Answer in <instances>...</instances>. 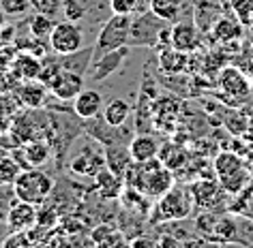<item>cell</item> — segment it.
<instances>
[{"instance_id":"cell-1","label":"cell","mask_w":253,"mask_h":248,"mask_svg":"<svg viewBox=\"0 0 253 248\" xmlns=\"http://www.w3.org/2000/svg\"><path fill=\"white\" fill-rule=\"evenodd\" d=\"M125 184L144 193L148 199H159L174 186V171L168 169L159 158H150L146 163H131L125 174Z\"/></svg>"},{"instance_id":"cell-2","label":"cell","mask_w":253,"mask_h":248,"mask_svg":"<svg viewBox=\"0 0 253 248\" xmlns=\"http://www.w3.org/2000/svg\"><path fill=\"white\" fill-rule=\"evenodd\" d=\"M11 186H13L15 199L41 206V203H45L49 193H52L54 180H52V176H47L39 167H26L17 174L15 182Z\"/></svg>"},{"instance_id":"cell-3","label":"cell","mask_w":253,"mask_h":248,"mask_svg":"<svg viewBox=\"0 0 253 248\" xmlns=\"http://www.w3.org/2000/svg\"><path fill=\"white\" fill-rule=\"evenodd\" d=\"M131 17L133 15H116L112 13V17L101 26L97 41L92 45V58H99L101 54L118 49L123 45H129V30H131Z\"/></svg>"},{"instance_id":"cell-4","label":"cell","mask_w":253,"mask_h":248,"mask_svg":"<svg viewBox=\"0 0 253 248\" xmlns=\"http://www.w3.org/2000/svg\"><path fill=\"white\" fill-rule=\"evenodd\" d=\"M169 22L161 20L150 9L131 17L129 47H159V35Z\"/></svg>"},{"instance_id":"cell-5","label":"cell","mask_w":253,"mask_h":248,"mask_svg":"<svg viewBox=\"0 0 253 248\" xmlns=\"http://www.w3.org/2000/svg\"><path fill=\"white\" fill-rule=\"evenodd\" d=\"M193 210L191 193L182 188H169L166 195L159 197L157 208L153 210V222H169V220H182L189 218Z\"/></svg>"},{"instance_id":"cell-6","label":"cell","mask_w":253,"mask_h":248,"mask_svg":"<svg viewBox=\"0 0 253 248\" xmlns=\"http://www.w3.org/2000/svg\"><path fill=\"white\" fill-rule=\"evenodd\" d=\"M47 45L52 47L56 54L67 56V54L80 52L82 47H86V36L75 22H67V20L56 22L52 35H49V39H47Z\"/></svg>"},{"instance_id":"cell-7","label":"cell","mask_w":253,"mask_h":248,"mask_svg":"<svg viewBox=\"0 0 253 248\" xmlns=\"http://www.w3.org/2000/svg\"><path fill=\"white\" fill-rule=\"evenodd\" d=\"M129 49H131L129 45H123V47H118V49H112V52L101 54L99 58H92L86 75L92 81H103L107 77H112V75L116 73L120 67H123L125 58L129 56Z\"/></svg>"},{"instance_id":"cell-8","label":"cell","mask_w":253,"mask_h":248,"mask_svg":"<svg viewBox=\"0 0 253 248\" xmlns=\"http://www.w3.org/2000/svg\"><path fill=\"white\" fill-rule=\"evenodd\" d=\"M67 165L75 176L94 177L101 169L105 167V154L94 148V145H86V148H82L75 156L69 158Z\"/></svg>"},{"instance_id":"cell-9","label":"cell","mask_w":253,"mask_h":248,"mask_svg":"<svg viewBox=\"0 0 253 248\" xmlns=\"http://www.w3.org/2000/svg\"><path fill=\"white\" fill-rule=\"evenodd\" d=\"M219 88H221V92H225L227 97H232L236 101H245V99H249V94H251L249 77L236 67H227V69L221 71Z\"/></svg>"},{"instance_id":"cell-10","label":"cell","mask_w":253,"mask_h":248,"mask_svg":"<svg viewBox=\"0 0 253 248\" xmlns=\"http://www.w3.org/2000/svg\"><path fill=\"white\" fill-rule=\"evenodd\" d=\"M37 214H39V210H37L35 203L17 199L13 206L9 208L4 220H7L11 231H28V229H33L37 225Z\"/></svg>"},{"instance_id":"cell-11","label":"cell","mask_w":253,"mask_h":248,"mask_svg":"<svg viewBox=\"0 0 253 248\" xmlns=\"http://www.w3.org/2000/svg\"><path fill=\"white\" fill-rule=\"evenodd\" d=\"M169 45L180 49V52H193V49H198L200 45V33H198V26L191 22V20H178L174 22L172 26V41H169Z\"/></svg>"},{"instance_id":"cell-12","label":"cell","mask_w":253,"mask_h":248,"mask_svg":"<svg viewBox=\"0 0 253 248\" xmlns=\"http://www.w3.org/2000/svg\"><path fill=\"white\" fill-rule=\"evenodd\" d=\"M47 90L49 88L39 79H24V84L17 88V99L26 109L39 111L47 101Z\"/></svg>"},{"instance_id":"cell-13","label":"cell","mask_w":253,"mask_h":248,"mask_svg":"<svg viewBox=\"0 0 253 248\" xmlns=\"http://www.w3.org/2000/svg\"><path fill=\"white\" fill-rule=\"evenodd\" d=\"M103 107L105 105H103L101 92L92 90V88H84V90L73 99V111H75V116L82 120H90V118L101 116Z\"/></svg>"},{"instance_id":"cell-14","label":"cell","mask_w":253,"mask_h":248,"mask_svg":"<svg viewBox=\"0 0 253 248\" xmlns=\"http://www.w3.org/2000/svg\"><path fill=\"white\" fill-rule=\"evenodd\" d=\"M49 90H52L54 97H58L62 101L75 99L82 90H84V75L75 73V71H69V69H62L60 77L54 81V86L49 88Z\"/></svg>"},{"instance_id":"cell-15","label":"cell","mask_w":253,"mask_h":248,"mask_svg":"<svg viewBox=\"0 0 253 248\" xmlns=\"http://www.w3.org/2000/svg\"><path fill=\"white\" fill-rule=\"evenodd\" d=\"M49 156H52V150L45 139H28L26 143L22 145V169L26 167H43V165L49 163Z\"/></svg>"},{"instance_id":"cell-16","label":"cell","mask_w":253,"mask_h":248,"mask_svg":"<svg viewBox=\"0 0 253 248\" xmlns=\"http://www.w3.org/2000/svg\"><path fill=\"white\" fill-rule=\"evenodd\" d=\"M103 154H105V167L114 171L116 176H123L129 171L131 163V152H129V143H110V145H103Z\"/></svg>"},{"instance_id":"cell-17","label":"cell","mask_w":253,"mask_h":248,"mask_svg":"<svg viewBox=\"0 0 253 248\" xmlns=\"http://www.w3.org/2000/svg\"><path fill=\"white\" fill-rule=\"evenodd\" d=\"M159 148L161 143L155 139V135H148V133L133 135L129 142V152L135 163H146L150 158H157L159 156Z\"/></svg>"},{"instance_id":"cell-18","label":"cell","mask_w":253,"mask_h":248,"mask_svg":"<svg viewBox=\"0 0 253 248\" xmlns=\"http://www.w3.org/2000/svg\"><path fill=\"white\" fill-rule=\"evenodd\" d=\"M211 36L217 43H223V45H227V43H236V41L243 39V24L238 20H232V17L219 15L211 26Z\"/></svg>"},{"instance_id":"cell-19","label":"cell","mask_w":253,"mask_h":248,"mask_svg":"<svg viewBox=\"0 0 253 248\" xmlns=\"http://www.w3.org/2000/svg\"><path fill=\"white\" fill-rule=\"evenodd\" d=\"M94 184H97V190L103 199H116V197L123 195L125 190V177L123 176H116L114 171H110L107 167H103L94 176Z\"/></svg>"},{"instance_id":"cell-20","label":"cell","mask_w":253,"mask_h":248,"mask_svg":"<svg viewBox=\"0 0 253 248\" xmlns=\"http://www.w3.org/2000/svg\"><path fill=\"white\" fill-rule=\"evenodd\" d=\"M157 60H159V69L166 75H178V73H182L187 69V54L180 52V49H176V47H172V45L161 47Z\"/></svg>"},{"instance_id":"cell-21","label":"cell","mask_w":253,"mask_h":248,"mask_svg":"<svg viewBox=\"0 0 253 248\" xmlns=\"http://www.w3.org/2000/svg\"><path fill=\"white\" fill-rule=\"evenodd\" d=\"M219 190H223V188H221V184H217V182H206V180L195 182L191 186L193 206H198V208L214 206V203L219 201Z\"/></svg>"},{"instance_id":"cell-22","label":"cell","mask_w":253,"mask_h":248,"mask_svg":"<svg viewBox=\"0 0 253 248\" xmlns=\"http://www.w3.org/2000/svg\"><path fill=\"white\" fill-rule=\"evenodd\" d=\"M129 113H131V105L126 103L125 99H112L110 103L103 107L101 116H103L105 122L112 124V126H125Z\"/></svg>"},{"instance_id":"cell-23","label":"cell","mask_w":253,"mask_h":248,"mask_svg":"<svg viewBox=\"0 0 253 248\" xmlns=\"http://www.w3.org/2000/svg\"><path fill=\"white\" fill-rule=\"evenodd\" d=\"M41 69H43L41 58L30 52H24L15 58V73L20 75V79H39Z\"/></svg>"},{"instance_id":"cell-24","label":"cell","mask_w":253,"mask_h":248,"mask_svg":"<svg viewBox=\"0 0 253 248\" xmlns=\"http://www.w3.org/2000/svg\"><path fill=\"white\" fill-rule=\"evenodd\" d=\"M157 158H159L168 169L176 171V169H180L182 165L187 163V150L182 148V145H178V143L168 142V143H163L159 148V156Z\"/></svg>"},{"instance_id":"cell-25","label":"cell","mask_w":253,"mask_h":248,"mask_svg":"<svg viewBox=\"0 0 253 248\" xmlns=\"http://www.w3.org/2000/svg\"><path fill=\"white\" fill-rule=\"evenodd\" d=\"M148 9L166 22H178L182 13V0H148Z\"/></svg>"},{"instance_id":"cell-26","label":"cell","mask_w":253,"mask_h":248,"mask_svg":"<svg viewBox=\"0 0 253 248\" xmlns=\"http://www.w3.org/2000/svg\"><path fill=\"white\" fill-rule=\"evenodd\" d=\"M92 62V47H82L80 52H73V54H67L65 60H60V65L69 69V71H75V73H82L86 75L88 67Z\"/></svg>"},{"instance_id":"cell-27","label":"cell","mask_w":253,"mask_h":248,"mask_svg":"<svg viewBox=\"0 0 253 248\" xmlns=\"http://www.w3.org/2000/svg\"><path fill=\"white\" fill-rule=\"evenodd\" d=\"M217 180H219L221 188H223L225 193L238 195L240 190H245V186L251 182V176H249V171H247V167H243L238 171H232V174L223 176V177H217Z\"/></svg>"},{"instance_id":"cell-28","label":"cell","mask_w":253,"mask_h":248,"mask_svg":"<svg viewBox=\"0 0 253 248\" xmlns=\"http://www.w3.org/2000/svg\"><path fill=\"white\" fill-rule=\"evenodd\" d=\"M212 167H214L217 177H223L227 174H232V171L243 169L245 163H243V158L238 154H234V152H219L217 158H214V163H212Z\"/></svg>"},{"instance_id":"cell-29","label":"cell","mask_w":253,"mask_h":248,"mask_svg":"<svg viewBox=\"0 0 253 248\" xmlns=\"http://www.w3.org/2000/svg\"><path fill=\"white\" fill-rule=\"evenodd\" d=\"M28 26H30V35H33L35 39H49V35H52L56 22H54L52 15L35 13L33 17H30Z\"/></svg>"},{"instance_id":"cell-30","label":"cell","mask_w":253,"mask_h":248,"mask_svg":"<svg viewBox=\"0 0 253 248\" xmlns=\"http://www.w3.org/2000/svg\"><path fill=\"white\" fill-rule=\"evenodd\" d=\"M92 244L97 246H112V244H123V238L118 235V231L112 225H99L90 233Z\"/></svg>"},{"instance_id":"cell-31","label":"cell","mask_w":253,"mask_h":248,"mask_svg":"<svg viewBox=\"0 0 253 248\" xmlns=\"http://www.w3.org/2000/svg\"><path fill=\"white\" fill-rule=\"evenodd\" d=\"M20 171H22V165L17 163L13 156H2L0 158V186L13 184Z\"/></svg>"},{"instance_id":"cell-32","label":"cell","mask_w":253,"mask_h":248,"mask_svg":"<svg viewBox=\"0 0 253 248\" xmlns=\"http://www.w3.org/2000/svg\"><path fill=\"white\" fill-rule=\"evenodd\" d=\"M86 4L82 0H62V13H65L67 22H75L80 24L86 17Z\"/></svg>"},{"instance_id":"cell-33","label":"cell","mask_w":253,"mask_h":248,"mask_svg":"<svg viewBox=\"0 0 253 248\" xmlns=\"http://www.w3.org/2000/svg\"><path fill=\"white\" fill-rule=\"evenodd\" d=\"M230 7H232L234 17L243 26H249V22L253 17V0H230Z\"/></svg>"},{"instance_id":"cell-34","label":"cell","mask_w":253,"mask_h":248,"mask_svg":"<svg viewBox=\"0 0 253 248\" xmlns=\"http://www.w3.org/2000/svg\"><path fill=\"white\" fill-rule=\"evenodd\" d=\"M110 9L116 15H135L142 13V0H110Z\"/></svg>"},{"instance_id":"cell-35","label":"cell","mask_w":253,"mask_h":248,"mask_svg":"<svg viewBox=\"0 0 253 248\" xmlns=\"http://www.w3.org/2000/svg\"><path fill=\"white\" fill-rule=\"evenodd\" d=\"M30 9L35 13H45V15H56L62 11V0H30Z\"/></svg>"},{"instance_id":"cell-36","label":"cell","mask_w":253,"mask_h":248,"mask_svg":"<svg viewBox=\"0 0 253 248\" xmlns=\"http://www.w3.org/2000/svg\"><path fill=\"white\" fill-rule=\"evenodd\" d=\"M0 9L9 15H24L30 9V0H0Z\"/></svg>"},{"instance_id":"cell-37","label":"cell","mask_w":253,"mask_h":248,"mask_svg":"<svg viewBox=\"0 0 253 248\" xmlns=\"http://www.w3.org/2000/svg\"><path fill=\"white\" fill-rule=\"evenodd\" d=\"M129 244L135 246V248H137V246H155V240H131Z\"/></svg>"},{"instance_id":"cell-38","label":"cell","mask_w":253,"mask_h":248,"mask_svg":"<svg viewBox=\"0 0 253 248\" xmlns=\"http://www.w3.org/2000/svg\"><path fill=\"white\" fill-rule=\"evenodd\" d=\"M4 26H7V13H4V11L0 9V30H2Z\"/></svg>"},{"instance_id":"cell-39","label":"cell","mask_w":253,"mask_h":248,"mask_svg":"<svg viewBox=\"0 0 253 248\" xmlns=\"http://www.w3.org/2000/svg\"><path fill=\"white\" fill-rule=\"evenodd\" d=\"M249 28H251V33H253V17H251V22H249Z\"/></svg>"}]
</instances>
